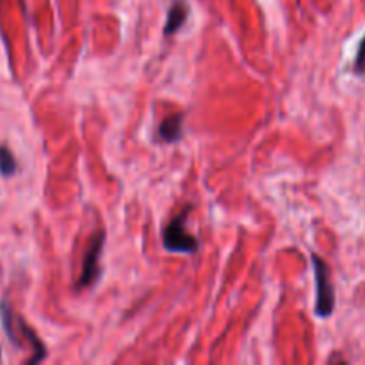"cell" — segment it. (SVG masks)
I'll return each instance as SVG.
<instances>
[{
    "label": "cell",
    "mask_w": 365,
    "mask_h": 365,
    "mask_svg": "<svg viewBox=\"0 0 365 365\" xmlns=\"http://www.w3.org/2000/svg\"><path fill=\"white\" fill-rule=\"evenodd\" d=\"M0 317H2V327L4 330H6L7 337H9V341L13 342L16 348H21V341L18 337H24L25 341L32 346V349H34V356L29 359L27 364H38L41 362V360H45V344L39 341L38 335L34 334V330H32L20 316H16V314L11 310V307L7 305L6 302L0 303Z\"/></svg>",
    "instance_id": "6da1fadb"
},
{
    "label": "cell",
    "mask_w": 365,
    "mask_h": 365,
    "mask_svg": "<svg viewBox=\"0 0 365 365\" xmlns=\"http://www.w3.org/2000/svg\"><path fill=\"white\" fill-rule=\"evenodd\" d=\"M191 212V205L184 207V210L177 214L163 232V245L171 253H195L200 242L187 232V216Z\"/></svg>",
    "instance_id": "7a4b0ae2"
},
{
    "label": "cell",
    "mask_w": 365,
    "mask_h": 365,
    "mask_svg": "<svg viewBox=\"0 0 365 365\" xmlns=\"http://www.w3.org/2000/svg\"><path fill=\"white\" fill-rule=\"evenodd\" d=\"M314 264V278H316V314L319 317H330L335 309V289L330 278V267L319 255H310Z\"/></svg>",
    "instance_id": "3957f363"
},
{
    "label": "cell",
    "mask_w": 365,
    "mask_h": 365,
    "mask_svg": "<svg viewBox=\"0 0 365 365\" xmlns=\"http://www.w3.org/2000/svg\"><path fill=\"white\" fill-rule=\"evenodd\" d=\"M103 242H106V232L103 230L95 232V235H93L91 241H89L88 250H86L84 253V259H82V273L77 282L78 289L89 287V285L98 278L100 274L98 260H100V255H102Z\"/></svg>",
    "instance_id": "277c9868"
},
{
    "label": "cell",
    "mask_w": 365,
    "mask_h": 365,
    "mask_svg": "<svg viewBox=\"0 0 365 365\" xmlns=\"http://www.w3.org/2000/svg\"><path fill=\"white\" fill-rule=\"evenodd\" d=\"M159 139L164 143H177L182 139V134H184V114L177 113L171 114L170 118L163 121L159 125Z\"/></svg>",
    "instance_id": "5b68a950"
},
{
    "label": "cell",
    "mask_w": 365,
    "mask_h": 365,
    "mask_svg": "<svg viewBox=\"0 0 365 365\" xmlns=\"http://www.w3.org/2000/svg\"><path fill=\"white\" fill-rule=\"evenodd\" d=\"M187 6H185L182 0H175L173 6H171L170 14H168L166 25H164V36H171L175 32H178V29L185 24L187 20Z\"/></svg>",
    "instance_id": "8992f818"
},
{
    "label": "cell",
    "mask_w": 365,
    "mask_h": 365,
    "mask_svg": "<svg viewBox=\"0 0 365 365\" xmlns=\"http://www.w3.org/2000/svg\"><path fill=\"white\" fill-rule=\"evenodd\" d=\"M16 170L18 164L11 150L6 146H0V173H2V177H13Z\"/></svg>",
    "instance_id": "52a82bcc"
},
{
    "label": "cell",
    "mask_w": 365,
    "mask_h": 365,
    "mask_svg": "<svg viewBox=\"0 0 365 365\" xmlns=\"http://www.w3.org/2000/svg\"><path fill=\"white\" fill-rule=\"evenodd\" d=\"M355 71L359 75H365V38L359 46V52L355 57Z\"/></svg>",
    "instance_id": "ba28073f"
}]
</instances>
